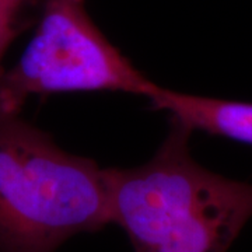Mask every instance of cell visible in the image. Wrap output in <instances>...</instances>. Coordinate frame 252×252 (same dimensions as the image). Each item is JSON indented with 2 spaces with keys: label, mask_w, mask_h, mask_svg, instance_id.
Returning a JSON list of instances; mask_svg holds the SVG:
<instances>
[{
  "label": "cell",
  "mask_w": 252,
  "mask_h": 252,
  "mask_svg": "<svg viewBox=\"0 0 252 252\" xmlns=\"http://www.w3.org/2000/svg\"><path fill=\"white\" fill-rule=\"evenodd\" d=\"M175 121L152 160L107 168L111 224L135 252H227L252 219V184L200 165Z\"/></svg>",
  "instance_id": "1"
},
{
  "label": "cell",
  "mask_w": 252,
  "mask_h": 252,
  "mask_svg": "<svg viewBox=\"0 0 252 252\" xmlns=\"http://www.w3.org/2000/svg\"><path fill=\"white\" fill-rule=\"evenodd\" d=\"M108 224L104 168L18 115L0 118V252H56Z\"/></svg>",
  "instance_id": "2"
},
{
  "label": "cell",
  "mask_w": 252,
  "mask_h": 252,
  "mask_svg": "<svg viewBox=\"0 0 252 252\" xmlns=\"http://www.w3.org/2000/svg\"><path fill=\"white\" fill-rule=\"evenodd\" d=\"M156 87L93 23L86 0H45L18 62L0 72V118L18 115L32 95L121 91L147 98Z\"/></svg>",
  "instance_id": "3"
},
{
  "label": "cell",
  "mask_w": 252,
  "mask_h": 252,
  "mask_svg": "<svg viewBox=\"0 0 252 252\" xmlns=\"http://www.w3.org/2000/svg\"><path fill=\"white\" fill-rule=\"evenodd\" d=\"M154 108L190 132L199 130L252 146V102L210 98L157 86L147 97Z\"/></svg>",
  "instance_id": "4"
},
{
  "label": "cell",
  "mask_w": 252,
  "mask_h": 252,
  "mask_svg": "<svg viewBox=\"0 0 252 252\" xmlns=\"http://www.w3.org/2000/svg\"><path fill=\"white\" fill-rule=\"evenodd\" d=\"M20 6L17 0H0V61L14 36V17Z\"/></svg>",
  "instance_id": "5"
},
{
  "label": "cell",
  "mask_w": 252,
  "mask_h": 252,
  "mask_svg": "<svg viewBox=\"0 0 252 252\" xmlns=\"http://www.w3.org/2000/svg\"><path fill=\"white\" fill-rule=\"evenodd\" d=\"M17 1H20V3H23V1H24V0H17Z\"/></svg>",
  "instance_id": "6"
}]
</instances>
